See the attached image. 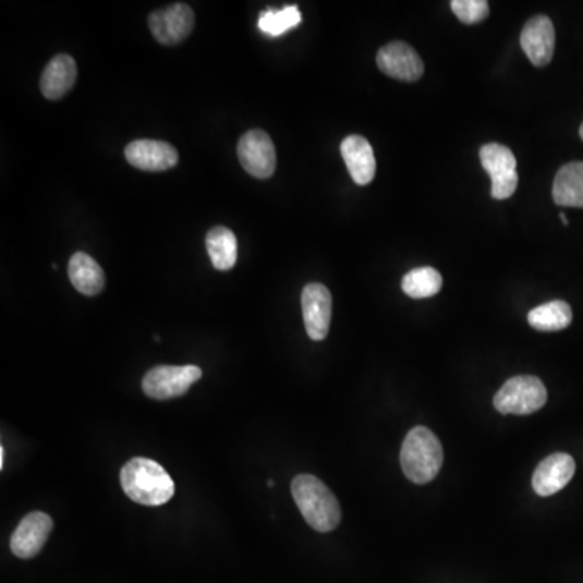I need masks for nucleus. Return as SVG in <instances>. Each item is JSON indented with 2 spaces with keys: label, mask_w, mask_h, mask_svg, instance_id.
Wrapping results in <instances>:
<instances>
[{
  "label": "nucleus",
  "mask_w": 583,
  "mask_h": 583,
  "mask_svg": "<svg viewBox=\"0 0 583 583\" xmlns=\"http://www.w3.org/2000/svg\"><path fill=\"white\" fill-rule=\"evenodd\" d=\"M123 491L143 506H162L175 495V483L165 466L151 459L135 458L120 470Z\"/></svg>",
  "instance_id": "f257e3e1"
},
{
  "label": "nucleus",
  "mask_w": 583,
  "mask_h": 583,
  "mask_svg": "<svg viewBox=\"0 0 583 583\" xmlns=\"http://www.w3.org/2000/svg\"><path fill=\"white\" fill-rule=\"evenodd\" d=\"M292 496L306 524L316 532H332L341 524L342 511L335 493L315 475H296L292 482Z\"/></svg>",
  "instance_id": "f03ea898"
},
{
  "label": "nucleus",
  "mask_w": 583,
  "mask_h": 583,
  "mask_svg": "<svg viewBox=\"0 0 583 583\" xmlns=\"http://www.w3.org/2000/svg\"><path fill=\"white\" fill-rule=\"evenodd\" d=\"M445 461L441 442L425 426H416L405 436L401 451V465L405 476L416 485L433 482Z\"/></svg>",
  "instance_id": "7ed1b4c3"
},
{
  "label": "nucleus",
  "mask_w": 583,
  "mask_h": 583,
  "mask_svg": "<svg viewBox=\"0 0 583 583\" xmlns=\"http://www.w3.org/2000/svg\"><path fill=\"white\" fill-rule=\"evenodd\" d=\"M548 391L542 379L522 375L508 379L496 392L495 409L502 415H530L545 408Z\"/></svg>",
  "instance_id": "20e7f679"
},
{
  "label": "nucleus",
  "mask_w": 583,
  "mask_h": 583,
  "mask_svg": "<svg viewBox=\"0 0 583 583\" xmlns=\"http://www.w3.org/2000/svg\"><path fill=\"white\" fill-rule=\"evenodd\" d=\"M202 376V368L195 365L156 366L143 378V391L156 401H169L186 394Z\"/></svg>",
  "instance_id": "39448f33"
},
{
  "label": "nucleus",
  "mask_w": 583,
  "mask_h": 583,
  "mask_svg": "<svg viewBox=\"0 0 583 583\" xmlns=\"http://www.w3.org/2000/svg\"><path fill=\"white\" fill-rule=\"evenodd\" d=\"M483 169L491 175V196L508 199L514 195L519 185L518 159L508 146L488 143L479 149Z\"/></svg>",
  "instance_id": "423d86ee"
},
{
  "label": "nucleus",
  "mask_w": 583,
  "mask_h": 583,
  "mask_svg": "<svg viewBox=\"0 0 583 583\" xmlns=\"http://www.w3.org/2000/svg\"><path fill=\"white\" fill-rule=\"evenodd\" d=\"M240 165L256 179H269L276 171V148L271 136L263 130H250L236 146Z\"/></svg>",
  "instance_id": "0eeeda50"
},
{
  "label": "nucleus",
  "mask_w": 583,
  "mask_h": 583,
  "mask_svg": "<svg viewBox=\"0 0 583 583\" xmlns=\"http://www.w3.org/2000/svg\"><path fill=\"white\" fill-rule=\"evenodd\" d=\"M148 23L156 41L165 46H177L192 35L195 13L186 3H174L155 10L149 15Z\"/></svg>",
  "instance_id": "6e6552de"
},
{
  "label": "nucleus",
  "mask_w": 583,
  "mask_h": 583,
  "mask_svg": "<svg viewBox=\"0 0 583 583\" xmlns=\"http://www.w3.org/2000/svg\"><path fill=\"white\" fill-rule=\"evenodd\" d=\"M303 321L313 341H323L329 332L332 316V296L323 284L306 286L302 292Z\"/></svg>",
  "instance_id": "1a4fd4ad"
},
{
  "label": "nucleus",
  "mask_w": 583,
  "mask_h": 583,
  "mask_svg": "<svg viewBox=\"0 0 583 583\" xmlns=\"http://www.w3.org/2000/svg\"><path fill=\"white\" fill-rule=\"evenodd\" d=\"M376 62L385 75L401 80V82H416L425 72V63L418 52L412 46L401 41L389 42L388 46L379 49Z\"/></svg>",
  "instance_id": "9d476101"
},
{
  "label": "nucleus",
  "mask_w": 583,
  "mask_h": 583,
  "mask_svg": "<svg viewBox=\"0 0 583 583\" xmlns=\"http://www.w3.org/2000/svg\"><path fill=\"white\" fill-rule=\"evenodd\" d=\"M52 519L45 512L26 515L10 539V548L16 558L32 559L41 552L52 532Z\"/></svg>",
  "instance_id": "9b49d317"
},
{
  "label": "nucleus",
  "mask_w": 583,
  "mask_h": 583,
  "mask_svg": "<svg viewBox=\"0 0 583 583\" xmlns=\"http://www.w3.org/2000/svg\"><path fill=\"white\" fill-rule=\"evenodd\" d=\"M125 158L133 168L146 172H162L175 168L179 153L174 146L158 139H136L125 148Z\"/></svg>",
  "instance_id": "f8f14e48"
},
{
  "label": "nucleus",
  "mask_w": 583,
  "mask_h": 583,
  "mask_svg": "<svg viewBox=\"0 0 583 583\" xmlns=\"http://www.w3.org/2000/svg\"><path fill=\"white\" fill-rule=\"evenodd\" d=\"M555 25L548 16L536 15L525 23L521 35V46L533 65H548L555 56Z\"/></svg>",
  "instance_id": "ddd939ff"
},
{
  "label": "nucleus",
  "mask_w": 583,
  "mask_h": 583,
  "mask_svg": "<svg viewBox=\"0 0 583 583\" xmlns=\"http://www.w3.org/2000/svg\"><path fill=\"white\" fill-rule=\"evenodd\" d=\"M575 473V461L572 456L558 452L539 462L533 473L532 486L536 495L552 496L566 488Z\"/></svg>",
  "instance_id": "4468645a"
},
{
  "label": "nucleus",
  "mask_w": 583,
  "mask_h": 583,
  "mask_svg": "<svg viewBox=\"0 0 583 583\" xmlns=\"http://www.w3.org/2000/svg\"><path fill=\"white\" fill-rule=\"evenodd\" d=\"M342 158L356 185H368L376 174V159L368 139L350 135L341 145Z\"/></svg>",
  "instance_id": "2eb2a0df"
},
{
  "label": "nucleus",
  "mask_w": 583,
  "mask_h": 583,
  "mask_svg": "<svg viewBox=\"0 0 583 583\" xmlns=\"http://www.w3.org/2000/svg\"><path fill=\"white\" fill-rule=\"evenodd\" d=\"M76 63L66 54L56 56L41 75V93L51 101H59L75 86Z\"/></svg>",
  "instance_id": "dca6fc26"
},
{
  "label": "nucleus",
  "mask_w": 583,
  "mask_h": 583,
  "mask_svg": "<svg viewBox=\"0 0 583 583\" xmlns=\"http://www.w3.org/2000/svg\"><path fill=\"white\" fill-rule=\"evenodd\" d=\"M69 278L83 295H99L106 286V275L99 263L88 253L78 252L70 258Z\"/></svg>",
  "instance_id": "f3484780"
},
{
  "label": "nucleus",
  "mask_w": 583,
  "mask_h": 583,
  "mask_svg": "<svg viewBox=\"0 0 583 583\" xmlns=\"http://www.w3.org/2000/svg\"><path fill=\"white\" fill-rule=\"evenodd\" d=\"M552 199L566 208H583V162H569L559 169L552 183Z\"/></svg>",
  "instance_id": "a211bd4d"
},
{
  "label": "nucleus",
  "mask_w": 583,
  "mask_h": 583,
  "mask_svg": "<svg viewBox=\"0 0 583 583\" xmlns=\"http://www.w3.org/2000/svg\"><path fill=\"white\" fill-rule=\"evenodd\" d=\"M206 250H208L212 266L218 271H231L235 266L239 245L231 229L222 228V226L212 228L206 235Z\"/></svg>",
  "instance_id": "6ab92c4d"
},
{
  "label": "nucleus",
  "mask_w": 583,
  "mask_h": 583,
  "mask_svg": "<svg viewBox=\"0 0 583 583\" xmlns=\"http://www.w3.org/2000/svg\"><path fill=\"white\" fill-rule=\"evenodd\" d=\"M572 323V308L568 302L555 300L536 306L529 313V325L536 331L556 332L569 328Z\"/></svg>",
  "instance_id": "aec40b11"
},
{
  "label": "nucleus",
  "mask_w": 583,
  "mask_h": 583,
  "mask_svg": "<svg viewBox=\"0 0 583 583\" xmlns=\"http://www.w3.org/2000/svg\"><path fill=\"white\" fill-rule=\"evenodd\" d=\"M441 288V275L435 268H428V266L412 269L402 279V291L410 299H429V296H435L436 293H439Z\"/></svg>",
  "instance_id": "412c9836"
},
{
  "label": "nucleus",
  "mask_w": 583,
  "mask_h": 583,
  "mask_svg": "<svg viewBox=\"0 0 583 583\" xmlns=\"http://www.w3.org/2000/svg\"><path fill=\"white\" fill-rule=\"evenodd\" d=\"M302 22V13L295 5L282 10H266L259 15L258 28L265 35L282 36Z\"/></svg>",
  "instance_id": "4be33fe9"
},
{
  "label": "nucleus",
  "mask_w": 583,
  "mask_h": 583,
  "mask_svg": "<svg viewBox=\"0 0 583 583\" xmlns=\"http://www.w3.org/2000/svg\"><path fill=\"white\" fill-rule=\"evenodd\" d=\"M451 9L465 25H475L489 15V3L486 0H452Z\"/></svg>",
  "instance_id": "5701e85b"
},
{
  "label": "nucleus",
  "mask_w": 583,
  "mask_h": 583,
  "mask_svg": "<svg viewBox=\"0 0 583 583\" xmlns=\"http://www.w3.org/2000/svg\"><path fill=\"white\" fill-rule=\"evenodd\" d=\"M3 461H5V449L0 448V469H3Z\"/></svg>",
  "instance_id": "b1692460"
},
{
  "label": "nucleus",
  "mask_w": 583,
  "mask_h": 583,
  "mask_svg": "<svg viewBox=\"0 0 583 583\" xmlns=\"http://www.w3.org/2000/svg\"><path fill=\"white\" fill-rule=\"evenodd\" d=\"M559 218H561L562 224L569 226V219L568 216L564 215V212H561V215H559Z\"/></svg>",
  "instance_id": "393cba45"
},
{
  "label": "nucleus",
  "mask_w": 583,
  "mask_h": 583,
  "mask_svg": "<svg viewBox=\"0 0 583 583\" xmlns=\"http://www.w3.org/2000/svg\"><path fill=\"white\" fill-rule=\"evenodd\" d=\"M581 138L583 139V123L581 125Z\"/></svg>",
  "instance_id": "a878e982"
}]
</instances>
